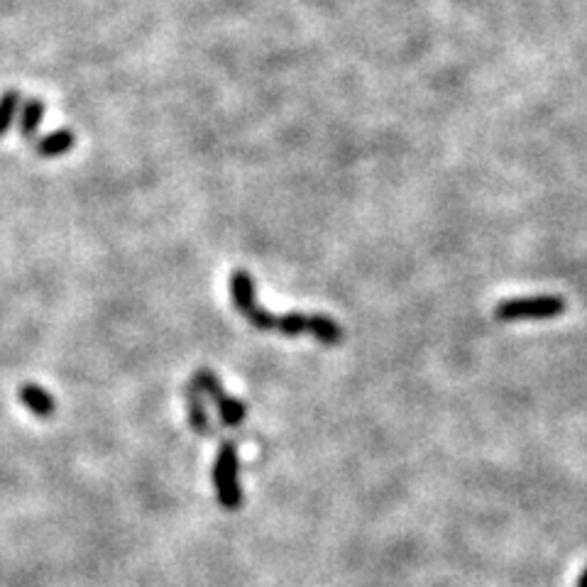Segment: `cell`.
<instances>
[{"label": "cell", "mask_w": 587, "mask_h": 587, "mask_svg": "<svg viewBox=\"0 0 587 587\" xmlns=\"http://www.w3.org/2000/svg\"><path fill=\"white\" fill-rule=\"evenodd\" d=\"M238 465V448H235V443H223L216 458V468H213V482H216L218 502H221L223 509H228V512H235V509H240V504H243Z\"/></svg>", "instance_id": "cell-1"}, {"label": "cell", "mask_w": 587, "mask_h": 587, "mask_svg": "<svg viewBox=\"0 0 587 587\" xmlns=\"http://www.w3.org/2000/svg\"><path fill=\"white\" fill-rule=\"evenodd\" d=\"M565 309L561 296H531V299H509L497 306L495 316L499 321H541L556 318Z\"/></svg>", "instance_id": "cell-2"}, {"label": "cell", "mask_w": 587, "mask_h": 587, "mask_svg": "<svg viewBox=\"0 0 587 587\" xmlns=\"http://www.w3.org/2000/svg\"><path fill=\"white\" fill-rule=\"evenodd\" d=\"M191 384H194V387L199 389V392H206L208 397H211L213 402H216L218 414H221L223 424H226V426L243 424V421H245V404L240 402V399L228 397L226 389H223L221 380L216 377V372L206 370V367H204V370L194 372V380H191Z\"/></svg>", "instance_id": "cell-3"}, {"label": "cell", "mask_w": 587, "mask_h": 587, "mask_svg": "<svg viewBox=\"0 0 587 587\" xmlns=\"http://www.w3.org/2000/svg\"><path fill=\"white\" fill-rule=\"evenodd\" d=\"M18 394H20V402H23L32 414L40 416V419H52L57 404H54L52 394H49L47 389H42L40 384H23Z\"/></svg>", "instance_id": "cell-4"}, {"label": "cell", "mask_w": 587, "mask_h": 587, "mask_svg": "<svg viewBox=\"0 0 587 587\" xmlns=\"http://www.w3.org/2000/svg\"><path fill=\"white\" fill-rule=\"evenodd\" d=\"M230 296H233V304L238 306L240 314H245V311L252 309V306L257 304L255 301V282H252V277L248 272H243V270L233 272V277H230Z\"/></svg>", "instance_id": "cell-5"}, {"label": "cell", "mask_w": 587, "mask_h": 587, "mask_svg": "<svg viewBox=\"0 0 587 587\" xmlns=\"http://www.w3.org/2000/svg\"><path fill=\"white\" fill-rule=\"evenodd\" d=\"M306 333H311V336L323 345H338L340 340H343V328H340L333 318L321 314L309 316V331Z\"/></svg>", "instance_id": "cell-6"}, {"label": "cell", "mask_w": 587, "mask_h": 587, "mask_svg": "<svg viewBox=\"0 0 587 587\" xmlns=\"http://www.w3.org/2000/svg\"><path fill=\"white\" fill-rule=\"evenodd\" d=\"M186 407H189L191 429L199 433V436H208V433H211V424H208L204 402H201V392L194 384L186 387Z\"/></svg>", "instance_id": "cell-7"}, {"label": "cell", "mask_w": 587, "mask_h": 587, "mask_svg": "<svg viewBox=\"0 0 587 587\" xmlns=\"http://www.w3.org/2000/svg\"><path fill=\"white\" fill-rule=\"evenodd\" d=\"M71 147H74V135H71L69 130H57V133L42 137V140L37 142V152H40L42 157H59L64 155V152H69Z\"/></svg>", "instance_id": "cell-8"}, {"label": "cell", "mask_w": 587, "mask_h": 587, "mask_svg": "<svg viewBox=\"0 0 587 587\" xmlns=\"http://www.w3.org/2000/svg\"><path fill=\"white\" fill-rule=\"evenodd\" d=\"M42 115H45V103L42 101H27L23 113H20V133L25 137H35L37 128L42 125Z\"/></svg>", "instance_id": "cell-9"}, {"label": "cell", "mask_w": 587, "mask_h": 587, "mask_svg": "<svg viewBox=\"0 0 587 587\" xmlns=\"http://www.w3.org/2000/svg\"><path fill=\"white\" fill-rule=\"evenodd\" d=\"M20 108V93L18 91H5L0 96V135H5L13 125L15 115H18Z\"/></svg>", "instance_id": "cell-10"}, {"label": "cell", "mask_w": 587, "mask_h": 587, "mask_svg": "<svg viewBox=\"0 0 587 587\" xmlns=\"http://www.w3.org/2000/svg\"><path fill=\"white\" fill-rule=\"evenodd\" d=\"M277 331L284 333V336H292V338L301 336V333L309 331V316L289 311V314L277 318Z\"/></svg>", "instance_id": "cell-11"}, {"label": "cell", "mask_w": 587, "mask_h": 587, "mask_svg": "<svg viewBox=\"0 0 587 587\" xmlns=\"http://www.w3.org/2000/svg\"><path fill=\"white\" fill-rule=\"evenodd\" d=\"M578 587H587V568L583 570V575L578 578Z\"/></svg>", "instance_id": "cell-12"}]
</instances>
